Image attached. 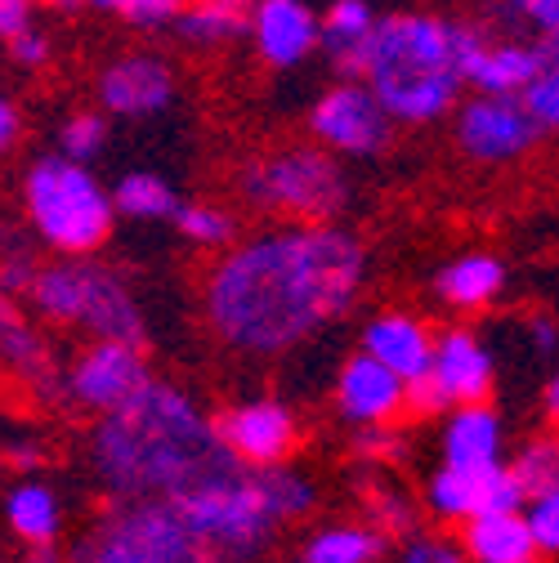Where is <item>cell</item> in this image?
<instances>
[{
  "label": "cell",
  "instance_id": "cell-1",
  "mask_svg": "<svg viewBox=\"0 0 559 563\" xmlns=\"http://www.w3.org/2000/svg\"><path fill=\"white\" fill-rule=\"evenodd\" d=\"M368 251L340 224H283L224 251L206 277V322L238 354H287L359 305Z\"/></svg>",
  "mask_w": 559,
  "mask_h": 563
},
{
  "label": "cell",
  "instance_id": "cell-2",
  "mask_svg": "<svg viewBox=\"0 0 559 563\" xmlns=\"http://www.w3.org/2000/svg\"><path fill=\"white\" fill-rule=\"evenodd\" d=\"M90 461L112 501H175L188 487L238 465L216 420L184 389L162 380H149L125 407L99 420L90 434Z\"/></svg>",
  "mask_w": 559,
  "mask_h": 563
},
{
  "label": "cell",
  "instance_id": "cell-3",
  "mask_svg": "<svg viewBox=\"0 0 559 563\" xmlns=\"http://www.w3.org/2000/svg\"><path fill=\"white\" fill-rule=\"evenodd\" d=\"M175 510L216 563H251L268 550L277 528L314 510V483L283 465L238 461L175 497Z\"/></svg>",
  "mask_w": 559,
  "mask_h": 563
},
{
  "label": "cell",
  "instance_id": "cell-4",
  "mask_svg": "<svg viewBox=\"0 0 559 563\" xmlns=\"http://www.w3.org/2000/svg\"><path fill=\"white\" fill-rule=\"evenodd\" d=\"M363 81L398 125L443 121L465 90L452 19L421 14V10L381 19Z\"/></svg>",
  "mask_w": 559,
  "mask_h": 563
},
{
  "label": "cell",
  "instance_id": "cell-5",
  "mask_svg": "<svg viewBox=\"0 0 559 563\" xmlns=\"http://www.w3.org/2000/svg\"><path fill=\"white\" fill-rule=\"evenodd\" d=\"M23 210L32 238L50 255H95L117 224V201L86 162L45 153L23 175Z\"/></svg>",
  "mask_w": 559,
  "mask_h": 563
},
{
  "label": "cell",
  "instance_id": "cell-6",
  "mask_svg": "<svg viewBox=\"0 0 559 563\" xmlns=\"http://www.w3.org/2000/svg\"><path fill=\"white\" fill-rule=\"evenodd\" d=\"M28 305L45 322L90 331L95 340H149L144 309L125 287V277L108 264H95L90 255H58L54 264H41Z\"/></svg>",
  "mask_w": 559,
  "mask_h": 563
},
{
  "label": "cell",
  "instance_id": "cell-7",
  "mask_svg": "<svg viewBox=\"0 0 559 563\" xmlns=\"http://www.w3.org/2000/svg\"><path fill=\"white\" fill-rule=\"evenodd\" d=\"M238 188L255 210H268V216H283L296 224H336V216L349 206V175L318 139L314 144L255 153L242 166Z\"/></svg>",
  "mask_w": 559,
  "mask_h": 563
},
{
  "label": "cell",
  "instance_id": "cell-8",
  "mask_svg": "<svg viewBox=\"0 0 559 563\" xmlns=\"http://www.w3.org/2000/svg\"><path fill=\"white\" fill-rule=\"evenodd\" d=\"M73 563H216V559L179 519L175 501L139 497V501H112L99 515V523L77 541Z\"/></svg>",
  "mask_w": 559,
  "mask_h": 563
},
{
  "label": "cell",
  "instance_id": "cell-9",
  "mask_svg": "<svg viewBox=\"0 0 559 563\" xmlns=\"http://www.w3.org/2000/svg\"><path fill=\"white\" fill-rule=\"evenodd\" d=\"M457 148L474 162V166H515L524 162L541 139V121L533 117L528 99L515 95H479L465 99L457 108V125H452Z\"/></svg>",
  "mask_w": 559,
  "mask_h": 563
},
{
  "label": "cell",
  "instance_id": "cell-10",
  "mask_svg": "<svg viewBox=\"0 0 559 563\" xmlns=\"http://www.w3.org/2000/svg\"><path fill=\"white\" fill-rule=\"evenodd\" d=\"M394 117L363 77H340L309 108V134L336 157H376L394 139Z\"/></svg>",
  "mask_w": 559,
  "mask_h": 563
},
{
  "label": "cell",
  "instance_id": "cell-11",
  "mask_svg": "<svg viewBox=\"0 0 559 563\" xmlns=\"http://www.w3.org/2000/svg\"><path fill=\"white\" fill-rule=\"evenodd\" d=\"M149 380H153V372H149V358H144V344L90 340L73 358V367H67L63 394L77 407L95 411V416H108V411L125 407Z\"/></svg>",
  "mask_w": 559,
  "mask_h": 563
},
{
  "label": "cell",
  "instance_id": "cell-12",
  "mask_svg": "<svg viewBox=\"0 0 559 563\" xmlns=\"http://www.w3.org/2000/svg\"><path fill=\"white\" fill-rule=\"evenodd\" d=\"M179 95V77L171 58H162L157 49H125L117 58H108L95 77V99L108 117H125V121H144L157 117L175 103Z\"/></svg>",
  "mask_w": 559,
  "mask_h": 563
},
{
  "label": "cell",
  "instance_id": "cell-13",
  "mask_svg": "<svg viewBox=\"0 0 559 563\" xmlns=\"http://www.w3.org/2000/svg\"><path fill=\"white\" fill-rule=\"evenodd\" d=\"M426 501L439 519H474V515H493V510H524L528 506V492L515 478L511 465H452L443 461L430 474L426 487Z\"/></svg>",
  "mask_w": 559,
  "mask_h": 563
},
{
  "label": "cell",
  "instance_id": "cell-14",
  "mask_svg": "<svg viewBox=\"0 0 559 563\" xmlns=\"http://www.w3.org/2000/svg\"><path fill=\"white\" fill-rule=\"evenodd\" d=\"M224 448L242 465H283L300 443V420L277 398H251L216 416Z\"/></svg>",
  "mask_w": 559,
  "mask_h": 563
},
{
  "label": "cell",
  "instance_id": "cell-15",
  "mask_svg": "<svg viewBox=\"0 0 559 563\" xmlns=\"http://www.w3.org/2000/svg\"><path fill=\"white\" fill-rule=\"evenodd\" d=\"M19 300L23 296L0 287V376L19 380L23 389H32L41 398H54V394H63L67 372H58V358H54L50 340L23 313Z\"/></svg>",
  "mask_w": 559,
  "mask_h": 563
},
{
  "label": "cell",
  "instance_id": "cell-16",
  "mask_svg": "<svg viewBox=\"0 0 559 563\" xmlns=\"http://www.w3.org/2000/svg\"><path fill=\"white\" fill-rule=\"evenodd\" d=\"M318 32H322V14H314L305 0H255L251 10V49L264 67H300L314 49H318Z\"/></svg>",
  "mask_w": 559,
  "mask_h": 563
},
{
  "label": "cell",
  "instance_id": "cell-17",
  "mask_svg": "<svg viewBox=\"0 0 559 563\" xmlns=\"http://www.w3.org/2000/svg\"><path fill=\"white\" fill-rule=\"evenodd\" d=\"M336 407L354 426H394L407 407V380L372 354H354L336 376Z\"/></svg>",
  "mask_w": 559,
  "mask_h": 563
},
{
  "label": "cell",
  "instance_id": "cell-18",
  "mask_svg": "<svg viewBox=\"0 0 559 563\" xmlns=\"http://www.w3.org/2000/svg\"><path fill=\"white\" fill-rule=\"evenodd\" d=\"M541 73V41L528 36H487L470 63L465 86L479 95H515L524 99Z\"/></svg>",
  "mask_w": 559,
  "mask_h": 563
},
{
  "label": "cell",
  "instance_id": "cell-19",
  "mask_svg": "<svg viewBox=\"0 0 559 563\" xmlns=\"http://www.w3.org/2000/svg\"><path fill=\"white\" fill-rule=\"evenodd\" d=\"M430 376L448 389L452 407L457 402H487V389H493V354L474 331H443L435 335V363Z\"/></svg>",
  "mask_w": 559,
  "mask_h": 563
},
{
  "label": "cell",
  "instance_id": "cell-20",
  "mask_svg": "<svg viewBox=\"0 0 559 563\" xmlns=\"http://www.w3.org/2000/svg\"><path fill=\"white\" fill-rule=\"evenodd\" d=\"M363 354L381 358L403 380H416V376H426L430 363H435V335L421 318H412V313H381L363 327Z\"/></svg>",
  "mask_w": 559,
  "mask_h": 563
},
{
  "label": "cell",
  "instance_id": "cell-21",
  "mask_svg": "<svg viewBox=\"0 0 559 563\" xmlns=\"http://www.w3.org/2000/svg\"><path fill=\"white\" fill-rule=\"evenodd\" d=\"M376 23H381V14L368 5V0H336V5L322 14L318 49L331 58V67L340 77H363Z\"/></svg>",
  "mask_w": 559,
  "mask_h": 563
},
{
  "label": "cell",
  "instance_id": "cell-22",
  "mask_svg": "<svg viewBox=\"0 0 559 563\" xmlns=\"http://www.w3.org/2000/svg\"><path fill=\"white\" fill-rule=\"evenodd\" d=\"M461 550L470 563H524V559L541 554L524 510H493V515L465 519Z\"/></svg>",
  "mask_w": 559,
  "mask_h": 563
},
{
  "label": "cell",
  "instance_id": "cell-23",
  "mask_svg": "<svg viewBox=\"0 0 559 563\" xmlns=\"http://www.w3.org/2000/svg\"><path fill=\"white\" fill-rule=\"evenodd\" d=\"M443 461L497 465L502 461V416L487 402H457L443 426Z\"/></svg>",
  "mask_w": 559,
  "mask_h": 563
},
{
  "label": "cell",
  "instance_id": "cell-24",
  "mask_svg": "<svg viewBox=\"0 0 559 563\" xmlns=\"http://www.w3.org/2000/svg\"><path fill=\"white\" fill-rule=\"evenodd\" d=\"M251 10L255 0H188L171 32L193 49H220L251 32Z\"/></svg>",
  "mask_w": 559,
  "mask_h": 563
},
{
  "label": "cell",
  "instance_id": "cell-25",
  "mask_svg": "<svg viewBox=\"0 0 559 563\" xmlns=\"http://www.w3.org/2000/svg\"><path fill=\"white\" fill-rule=\"evenodd\" d=\"M435 287L457 309H487L506 291V264L487 251H474V255H461L448 268H439Z\"/></svg>",
  "mask_w": 559,
  "mask_h": 563
},
{
  "label": "cell",
  "instance_id": "cell-26",
  "mask_svg": "<svg viewBox=\"0 0 559 563\" xmlns=\"http://www.w3.org/2000/svg\"><path fill=\"white\" fill-rule=\"evenodd\" d=\"M6 519H10L14 537H23L28 545H50V541H58V532H63L58 492L45 487V483H36V478L14 483V492L6 497Z\"/></svg>",
  "mask_w": 559,
  "mask_h": 563
},
{
  "label": "cell",
  "instance_id": "cell-27",
  "mask_svg": "<svg viewBox=\"0 0 559 563\" xmlns=\"http://www.w3.org/2000/svg\"><path fill=\"white\" fill-rule=\"evenodd\" d=\"M385 532L372 523H336L305 541L300 563H381Z\"/></svg>",
  "mask_w": 559,
  "mask_h": 563
},
{
  "label": "cell",
  "instance_id": "cell-28",
  "mask_svg": "<svg viewBox=\"0 0 559 563\" xmlns=\"http://www.w3.org/2000/svg\"><path fill=\"white\" fill-rule=\"evenodd\" d=\"M112 201H117V216L139 220V224L175 220V210H179L175 188H171L162 175H153V170H130V175H121L117 188H112Z\"/></svg>",
  "mask_w": 559,
  "mask_h": 563
},
{
  "label": "cell",
  "instance_id": "cell-29",
  "mask_svg": "<svg viewBox=\"0 0 559 563\" xmlns=\"http://www.w3.org/2000/svg\"><path fill=\"white\" fill-rule=\"evenodd\" d=\"M175 229H179L184 242L206 246V251H220V246L229 251L238 242V220L229 216L224 206H216V201H179Z\"/></svg>",
  "mask_w": 559,
  "mask_h": 563
},
{
  "label": "cell",
  "instance_id": "cell-30",
  "mask_svg": "<svg viewBox=\"0 0 559 563\" xmlns=\"http://www.w3.org/2000/svg\"><path fill=\"white\" fill-rule=\"evenodd\" d=\"M41 242H32L19 224L0 220V287L14 291V296H28L32 282L41 273Z\"/></svg>",
  "mask_w": 559,
  "mask_h": 563
},
{
  "label": "cell",
  "instance_id": "cell-31",
  "mask_svg": "<svg viewBox=\"0 0 559 563\" xmlns=\"http://www.w3.org/2000/svg\"><path fill=\"white\" fill-rule=\"evenodd\" d=\"M363 506H368L372 528H381L385 537H412L416 532V510L407 501V492H398L394 483L368 478L363 483Z\"/></svg>",
  "mask_w": 559,
  "mask_h": 563
},
{
  "label": "cell",
  "instance_id": "cell-32",
  "mask_svg": "<svg viewBox=\"0 0 559 563\" xmlns=\"http://www.w3.org/2000/svg\"><path fill=\"white\" fill-rule=\"evenodd\" d=\"M108 148V112L95 108H77L58 121V153L73 157V162H95Z\"/></svg>",
  "mask_w": 559,
  "mask_h": 563
},
{
  "label": "cell",
  "instance_id": "cell-33",
  "mask_svg": "<svg viewBox=\"0 0 559 563\" xmlns=\"http://www.w3.org/2000/svg\"><path fill=\"white\" fill-rule=\"evenodd\" d=\"M524 99H528L533 117L541 121L546 139H559V32L541 41V73Z\"/></svg>",
  "mask_w": 559,
  "mask_h": 563
},
{
  "label": "cell",
  "instance_id": "cell-34",
  "mask_svg": "<svg viewBox=\"0 0 559 563\" xmlns=\"http://www.w3.org/2000/svg\"><path fill=\"white\" fill-rule=\"evenodd\" d=\"M86 5L130 23L134 32H166V27H175L188 0H86Z\"/></svg>",
  "mask_w": 559,
  "mask_h": 563
},
{
  "label": "cell",
  "instance_id": "cell-35",
  "mask_svg": "<svg viewBox=\"0 0 559 563\" xmlns=\"http://www.w3.org/2000/svg\"><path fill=\"white\" fill-rule=\"evenodd\" d=\"M511 470L524 483L528 497H533V492H546V487H559V434L524 443V452L511 461Z\"/></svg>",
  "mask_w": 559,
  "mask_h": 563
},
{
  "label": "cell",
  "instance_id": "cell-36",
  "mask_svg": "<svg viewBox=\"0 0 559 563\" xmlns=\"http://www.w3.org/2000/svg\"><path fill=\"white\" fill-rule=\"evenodd\" d=\"M524 519L533 528V541L541 554H559V487H546V492H533L528 506H524Z\"/></svg>",
  "mask_w": 559,
  "mask_h": 563
},
{
  "label": "cell",
  "instance_id": "cell-37",
  "mask_svg": "<svg viewBox=\"0 0 559 563\" xmlns=\"http://www.w3.org/2000/svg\"><path fill=\"white\" fill-rule=\"evenodd\" d=\"M502 14L515 27H528L537 41L559 32V0H502Z\"/></svg>",
  "mask_w": 559,
  "mask_h": 563
},
{
  "label": "cell",
  "instance_id": "cell-38",
  "mask_svg": "<svg viewBox=\"0 0 559 563\" xmlns=\"http://www.w3.org/2000/svg\"><path fill=\"white\" fill-rule=\"evenodd\" d=\"M394 563H470L461 545H452L448 537H435V532H412L403 537V550Z\"/></svg>",
  "mask_w": 559,
  "mask_h": 563
},
{
  "label": "cell",
  "instance_id": "cell-39",
  "mask_svg": "<svg viewBox=\"0 0 559 563\" xmlns=\"http://www.w3.org/2000/svg\"><path fill=\"white\" fill-rule=\"evenodd\" d=\"M6 49H10V58L23 67V73H41V67L50 63V54H54V45H50V36L41 27L19 32L14 41H6Z\"/></svg>",
  "mask_w": 559,
  "mask_h": 563
},
{
  "label": "cell",
  "instance_id": "cell-40",
  "mask_svg": "<svg viewBox=\"0 0 559 563\" xmlns=\"http://www.w3.org/2000/svg\"><path fill=\"white\" fill-rule=\"evenodd\" d=\"M407 407H412L416 416H443V411H452V398H448V389L426 372V376L407 380Z\"/></svg>",
  "mask_w": 559,
  "mask_h": 563
},
{
  "label": "cell",
  "instance_id": "cell-41",
  "mask_svg": "<svg viewBox=\"0 0 559 563\" xmlns=\"http://www.w3.org/2000/svg\"><path fill=\"white\" fill-rule=\"evenodd\" d=\"M354 452H359L363 461H398V456H403V439H398L390 426H359Z\"/></svg>",
  "mask_w": 559,
  "mask_h": 563
},
{
  "label": "cell",
  "instance_id": "cell-42",
  "mask_svg": "<svg viewBox=\"0 0 559 563\" xmlns=\"http://www.w3.org/2000/svg\"><path fill=\"white\" fill-rule=\"evenodd\" d=\"M36 0H0V41H14L19 32L32 27Z\"/></svg>",
  "mask_w": 559,
  "mask_h": 563
},
{
  "label": "cell",
  "instance_id": "cell-43",
  "mask_svg": "<svg viewBox=\"0 0 559 563\" xmlns=\"http://www.w3.org/2000/svg\"><path fill=\"white\" fill-rule=\"evenodd\" d=\"M528 340H533L537 354H555V344H559L555 318H550V313H533V318H528Z\"/></svg>",
  "mask_w": 559,
  "mask_h": 563
},
{
  "label": "cell",
  "instance_id": "cell-44",
  "mask_svg": "<svg viewBox=\"0 0 559 563\" xmlns=\"http://www.w3.org/2000/svg\"><path fill=\"white\" fill-rule=\"evenodd\" d=\"M19 134H23V117H19L14 99L0 95V153H10L19 144Z\"/></svg>",
  "mask_w": 559,
  "mask_h": 563
},
{
  "label": "cell",
  "instance_id": "cell-45",
  "mask_svg": "<svg viewBox=\"0 0 559 563\" xmlns=\"http://www.w3.org/2000/svg\"><path fill=\"white\" fill-rule=\"evenodd\" d=\"M6 456H10V461H14L19 470H36V461H41V448H36L32 439H23V443H14V448H10Z\"/></svg>",
  "mask_w": 559,
  "mask_h": 563
},
{
  "label": "cell",
  "instance_id": "cell-46",
  "mask_svg": "<svg viewBox=\"0 0 559 563\" xmlns=\"http://www.w3.org/2000/svg\"><path fill=\"white\" fill-rule=\"evenodd\" d=\"M32 563H63L58 559V545L50 541V545H32Z\"/></svg>",
  "mask_w": 559,
  "mask_h": 563
},
{
  "label": "cell",
  "instance_id": "cell-47",
  "mask_svg": "<svg viewBox=\"0 0 559 563\" xmlns=\"http://www.w3.org/2000/svg\"><path fill=\"white\" fill-rule=\"evenodd\" d=\"M546 411L559 420V376H555V380H550V389H546Z\"/></svg>",
  "mask_w": 559,
  "mask_h": 563
},
{
  "label": "cell",
  "instance_id": "cell-48",
  "mask_svg": "<svg viewBox=\"0 0 559 563\" xmlns=\"http://www.w3.org/2000/svg\"><path fill=\"white\" fill-rule=\"evenodd\" d=\"M41 5H54V10H67V5H81V0H41Z\"/></svg>",
  "mask_w": 559,
  "mask_h": 563
},
{
  "label": "cell",
  "instance_id": "cell-49",
  "mask_svg": "<svg viewBox=\"0 0 559 563\" xmlns=\"http://www.w3.org/2000/svg\"><path fill=\"white\" fill-rule=\"evenodd\" d=\"M6 461H10V456H6V448H0V470H6Z\"/></svg>",
  "mask_w": 559,
  "mask_h": 563
},
{
  "label": "cell",
  "instance_id": "cell-50",
  "mask_svg": "<svg viewBox=\"0 0 559 563\" xmlns=\"http://www.w3.org/2000/svg\"><path fill=\"white\" fill-rule=\"evenodd\" d=\"M524 563H537V559H524Z\"/></svg>",
  "mask_w": 559,
  "mask_h": 563
}]
</instances>
